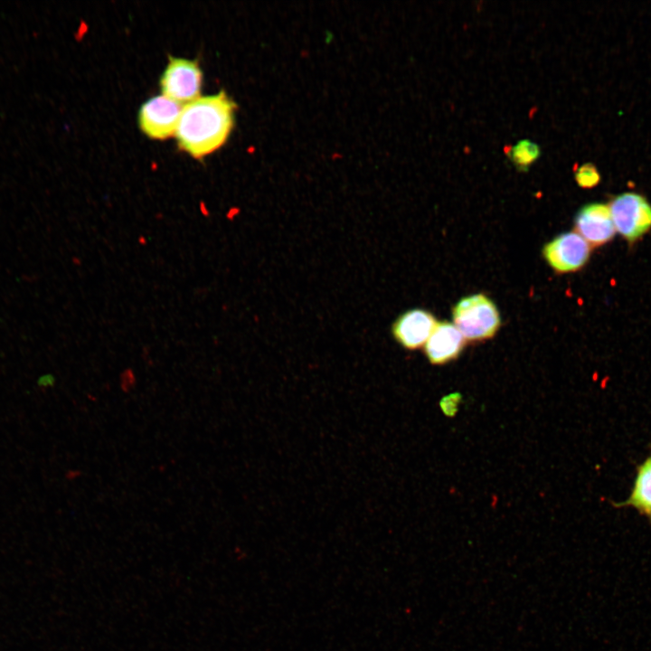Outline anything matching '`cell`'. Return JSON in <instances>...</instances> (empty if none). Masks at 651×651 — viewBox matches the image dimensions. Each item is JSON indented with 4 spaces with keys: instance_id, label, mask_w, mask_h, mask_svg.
I'll return each instance as SVG.
<instances>
[{
    "instance_id": "cell-14",
    "label": "cell",
    "mask_w": 651,
    "mask_h": 651,
    "mask_svg": "<svg viewBox=\"0 0 651 651\" xmlns=\"http://www.w3.org/2000/svg\"><path fill=\"white\" fill-rule=\"evenodd\" d=\"M37 382L42 387L51 386L54 382V377L52 374H44L38 379Z\"/></svg>"
},
{
    "instance_id": "cell-8",
    "label": "cell",
    "mask_w": 651,
    "mask_h": 651,
    "mask_svg": "<svg viewBox=\"0 0 651 651\" xmlns=\"http://www.w3.org/2000/svg\"><path fill=\"white\" fill-rule=\"evenodd\" d=\"M437 323L430 312L413 308L403 312L394 320L391 332L400 345L415 350L425 345Z\"/></svg>"
},
{
    "instance_id": "cell-12",
    "label": "cell",
    "mask_w": 651,
    "mask_h": 651,
    "mask_svg": "<svg viewBox=\"0 0 651 651\" xmlns=\"http://www.w3.org/2000/svg\"><path fill=\"white\" fill-rule=\"evenodd\" d=\"M575 180L581 188H592L600 180V175L594 165L586 163L580 165L575 171Z\"/></svg>"
},
{
    "instance_id": "cell-9",
    "label": "cell",
    "mask_w": 651,
    "mask_h": 651,
    "mask_svg": "<svg viewBox=\"0 0 651 651\" xmlns=\"http://www.w3.org/2000/svg\"><path fill=\"white\" fill-rule=\"evenodd\" d=\"M465 340L454 324L439 322L425 344L424 351L431 363L442 364L459 355Z\"/></svg>"
},
{
    "instance_id": "cell-7",
    "label": "cell",
    "mask_w": 651,
    "mask_h": 651,
    "mask_svg": "<svg viewBox=\"0 0 651 651\" xmlns=\"http://www.w3.org/2000/svg\"><path fill=\"white\" fill-rule=\"evenodd\" d=\"M574 228L591 248L609 243L617 232L609 207L602 203H590L581 207L575 216Z\"/></svg>"
},
{
    "instance_id": "cell-6",
    "label": "cell",
    "mask_w": 651,
    "mask_h": 651,
    "mask_svg": "<svg viewBox=\"0 0 651 651\" xmlns=\"http://www.w3.org/2000/svg\"><path fill=\"white\" fill-rule=\"evenodd\" d=\"M591 247L574 231L564 232L544 245L542 256L557 273L580 270L589 261Z\"/></svg>"
},
{
    "instance_id": "cell-4",
    "label": "cell",
    "mask_w": 651,
    "mask_h": 651,
    "mask_svg": "<svg viewBox=\"0 0 651 651\" xmlns=\"http://www.w3.org/2000/svg\"><path fill=\"white\" fill-rule=\"evenodd\" d=\"M203 75L196 61L170 57L160 78L164 96L184 106L200 97Z\"/></svg>"
},
{
    "instance_id": "cell-13",
    "label": "cell",
    "mask_w": 651,
    "mask_h": 651,
    "mask_svg": "<svg viewBox=\"0 0 651 651\" xmlns=\"http://www.w3.org/2000/svg\"><path fill=\"white\" fill-rule=\"evenodd\" d=\"M461 396L458 393H452L444 397L440 401L442 411L448 416H453L458 410Z\"/></svg>"
},
{
    "instance_id": "cell-1",
    "label": "cell",
    "mask_w": 651,
    "mask_h": 651,
    "mask_svg": "<svg viewBox=\"0 0 651 651\" xmlns=\"http://www.w3.org/2000/svg\"><path fill=\"white\" fill-rule=\"evenodd\" d=\"M235 108L223 90L184 105L175 134L179 147L197 159L219 149L232 130Z\"/></svg>"
},
{
    "instance_id": "cell-5",
    "label": "cell",
    "mask_w": 651,
    "mask_h": 651,
    "mask_svg": "<svg viewBox=\"0 0 651 651\" xmlns=\"http://www.w3.org/2000/svg\"><path fill=\"white\" fill-rule=\"evenodd\" d=\"M183 107L164 95L155 96L139 109V127L150 138L166 139L175 134Z\"/></svg>"
},
{
    "instance_id": "cell-11",
    "label": "cell",
    "mask_w": 651,
    "mask_h": 651,
    "mask_svg": "<svg viewBox=\"0 0 651 651\" xmlns=\"http://www.w3.org/2000/svg\"><path fill=\"white\" fill-rule=\"evenodd\" d=\"M506 152L514 165L522 172H526L541 156L540 146L529 139L519 140Z\"/></svg>"
},
{
    "instance_id": "cell-10",
    "label": "cell",
    "mask_w": 651,
    "mask_h": 651,
    "mask_svg": "<svg viewBox=\"0 0 651 651\" xmlns=\"http://www.w3.org/2000/svg\"><path fill=\"white\" fill-rule=\"evenodd\" d=\"M626 504L651 517V458L639 467L635 487Z\"/></svg>"
},
{
    "instance_id": "cell-2",
    "label": "cell",
    "mask_w": 651,
    "mask_h": 651,
    "mask_svg": "<svg viewBox=\"0 0 651 651\" xmlns=\"http://www.w3.org/2000/svg\"><path fill=\"white\" fill-rule=\"evenodd\" d=\"M452 317L454 326L469 341L493 337L501 323L496 306L484 294L461 298L453 307Z\"/></svg>"
},
{
    "instance_id": "cell-3",
    "label": "cell",
    "mask_w": 651,
    "mask_h": 651,
    "mask_svg": "<svg viewBox=\"0 0 651 651\" xmlns=\"http://www.w3.org/2000/svg\"><path fill=\"white\" fill-rule=\"evenodd\" d=\"M616 231L633 245L651 230V204L636 193H623L608 204Z\"/></svg>"
}]
</instances>
